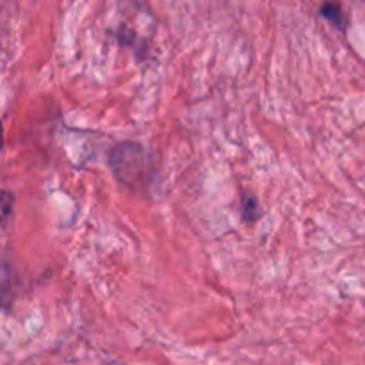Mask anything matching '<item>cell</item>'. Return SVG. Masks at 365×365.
<instances>
[{"instance_id":"1","label":"cell","mask_w":365,"mask_h":365,"mask_svg":"<svg viewBox=\"0 0 365 365\" xmlns=\"http://www.w3.org/2000/svg\"><path fill=\"white\" fill-rule=\"evenodd\" d=\"M109 163L118 180L128 187L143 184L148 177V155L135 143H121L114 146Z\"/></svg>"},{"instance_id":"4","label":"cell","mask_w":365,"mask_h":365,"mask_svg":"<svg viewBox=\"0 0 365 365\" xmlns=\"http://www.w3.org/2000/svg\"><path fill=\"white\" fill-rule=\"evenodd\" d=\"M257 217H259V205H257V200L246 198L245 200V220L255 221Z\"/></svg>"},{"instance_id":"2","label":"cell","mask_w":365,"mask_h":365,"mask_svg":"<svg viewBox=\"0 0 365 365\" xmlns=\"http://www.w3.org/2000/svg\"><path fill=\"white\" fill-rule=\"evenodd\" d=\"M321 16L324 18V20L330 21L334 27H337L339 31H344L346 27V16L344 13H342L341 6H337V4H324L323 7H321Z\"/></svg>"},{"instance_id":"5","label":"cell","mask_w":365,"mask_h":365,"mask_svg":"<svg viewBox=\"0 0 365 365\" xmlns=\"http://www.w3.org/2000/svg\"><path fill=\"white\" fill-rule=\"evenodd\" d=\"M2 143H4V128H2V121H0V150H2Z\"/></svg>"},{"instance_id":"3","label":"cell","mask_w":365,"mask_h":365,"mask_svg":"<svg viewBox=\"0 0 365 365\" xmlns=\"http://www.w3.org/2000/svg\"><path fill=\"white\" fill-rule=\"evenodd\" d=\"M13 212V195L9 191H0V227H6Z\"/></svg>"}]
</instances>
